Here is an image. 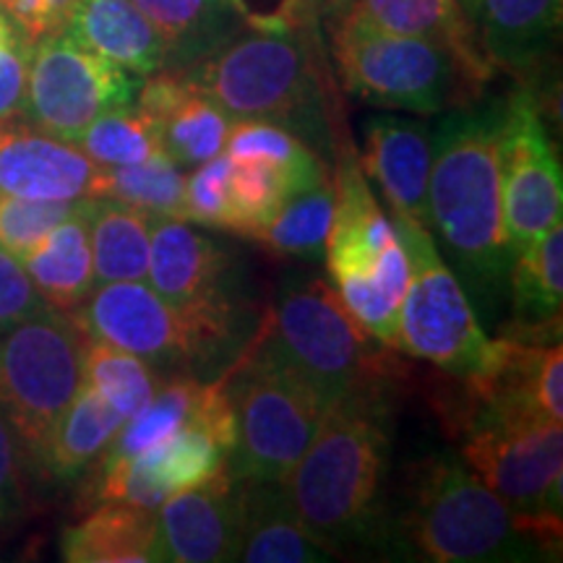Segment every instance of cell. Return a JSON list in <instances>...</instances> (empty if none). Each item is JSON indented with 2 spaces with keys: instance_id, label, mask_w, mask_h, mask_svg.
Returning <instances> with one entry per match:
<instances>
[{
  "instance_id": "cell-19",
  "label": "cell",
  "mask_w": 563,
  "mask_h": 563,
  "mask_svg": "<svg viewBox=\"0 0 563 563\" xmlns=\"http://www.w3.org/2000/svg\"><path fill=\"white\" fill-rule=\"evenodd\" d=\"M433 144L426 125L378 115L365 125L361 167L389 203L391 217H410L428 228V175Z\"/></svg>"
},
{
  "instance_id": "cell-8",
  "label": "cell",
  "mask_w": 563,
  "mask_h": 563,
  "mask_svg": "<svg viewBox=\"0 0 563 563\" xmlns=\"http://www.w3.org/2000/svg\"><path fill=\"white\" fill-rule=\"evenodd\" d=\"M235 412L228 456L232 481L279 483L319 431L329 405L292 373L264 361L249 344L222 373Z\"/></svg>"
},
{
  "instance_id": "cell-35",
  "label": "cell",
  "mask_w": 563,
  "mask_h": 563,
  "mask_svg": "<svg viewBox=\"0 0 563 563\" xmlns=\"http://www.w3.org/2000/svg\"><path fill=\"white\" fill-rule=\"evenodd\" d=\"M224 154L232 159H262L279 167L290 180L292 194L329 178L323 159L306 141L266 121H232Z\"/></svg>"
},
{
  "instance_id": "cell-1",
  "label": "cell",
  "mask_w": 563,
  "mask_h": 563,
  "mask_svg": "<svg viewBox=\"0 0 563 563\" xmlns=\"http://www.w3.org/2000/svg\"><path fill=\"white\" fill-rule=\"evenodd\" d=\"M306 19H258L230 45L186 70L230 121H266L292 131L319 157H334L340 133L334 91Z\"/></svg>"
},
{
  "instance_id": "cell-9",
  "label": "cell",
  "mask_w": 563,
  "mask_h": 563,
  "mask_svg": "<svg viewBox=\"0 0 563 563\" xmlns=\"http://www.w3.org/2000/svg\"><path fill=\"white\" fill-rule=\"evenodd\" d=\"M84 334L58 308L0 329V412L34 464L47 433L81 386Z\"/></svg>"
},
{
  "instance_id": "cell-41",
  "label": "cell",
  "mask_w": 563,
  "mask_h": 563,
  "mask_svg": "<svg viewBox=\"0 0 563 563\" xmlns=\"http://www.w3.org/2000/svg\"><path fill=\"white\" fill-rule=\"evenodd\" d=\"M32 45V40H21L19 45L0 53V123L24 118L26 66H30Z\"/></svg>"
},
{
  "instance_id": "cell-27",
  "label": "cell",
  "mask_w": 563,
  "mask_h": 563,
  "mask_svg": "<svg viewBox=\"0 0 563 563\" xmlns=\"http://www.w3.org/2000/svg\"><path fill=\"white\" fill-rule=\"evenodd\" d=\"M352 5L386 32L446 47L477 81L485 84L493 76V68L477 47L475 26L454 0H355Z\"/></svg>"
},
{
  "instance_id": "cell-10",
  "label": "cell",
  "mask_w": 563,
  "mask_h": 563,
  "mask_svg": "<svg viewBox=\"0 0 563 563\" xmlns=\"http://www.w3.org/2000/svg\"><path fill=\"white\" fill-rule=\"evenodd\" d=\"M410 262V282L399 308V350L456 378L473 376L488 363L493 340L485 334L464 285L443 264L426 224L391 217Z\"/></svg>"
},
{
  "instance_id": "cell-12",
  "label": "cell",
  "mask_w": 563,
  "mask_h": 563,
  "mask_svg": "<svg viewBox=\"0 0 563 563\" xmlns=\"http://www.w3.org/2000/svg\"><path fill=\"white\" fill-rule=\"evenodd\" d=\"M141 76L87 51L66 32L32 45L26 66L24 118L34 129L76 144L104 110L133 104Z\"/></svg>"
},
{
  "instance_id": "cell-43",
  "label": "cell",
  "mask_w": 563,
  "mask_h": 563,
  "mask_svg": "<svg viewBox=\"0 0 563 563\" xmlns=\"http://www.w3.org/2000/svg\"><path fill=\"white\" fill-rule=\"evenodd\" d=\"M21 40H30V37H26V34L19 30L16 21H13L9 16V11L0 5V53L9 51V47H13V45H19Z\"/></svg>"
},
{
  "instance_id": "cell-14",
  "label": "cell",
  "mask_w": 563,
  "mask_h": 563,
  "mask_svg": "<svg viewBox=\"0 0 563 563\" xmlns=\"http://www.w3.org/2000/svg\"><path fill=\"white\" fill-rule=\"evenodd\" d=\"M146 282L173 306L241 316L232 295L235 285L230 256L211 238L178 217L152 214Z\"/></svg>"
},
{
  "instance_id": "cell-40",
  "label": "cell",
  "mask_w": 563,
  "mask_h": 563,
  "mask_svg": "<svg viewBox=\"0 0 563 563\" xmlns=\"http://www.w3.org/2000/svg\"><path fill=\"white\" fill-rule=\"evenodd\" d=\"M42 308H47V302L32 285L30 274L19 258L0 249V329H9Z\"/></svg>"
},
{
  "instance_id": "cell-26",
  "label": "cell",
  "mask_w": 563,
  "mask_h": 563,
  "mask_svg": "<svg viewBox=\"0 0 563 563\" xmlns=\"http://www.w3.org/2000/svg\"><path fill=\"white\" fill-rule=\"evenodd\" d=\"M60 559L68 563H154L159 561L154 511L131 504H100L60 534Z\"/></svg>"
},
{
  "instance_id": "cell-33",
  "label": "cell",
  "mask_w": 563,
  "mask_h": 563,
  "mask_svg": "<svg viewBox=\"0 0 563 563\" xmlns=\"http://www.w3.org/2000/svg\"><path fill=\"white\" fill-rule=\"evenodd\" d=\"M91 199H115L150 214L186 220V175L159 152L139 165L102 167Z\"/></svg>"
},
{
  "instance_id": "cell-3",
  "label": "cell",
  "mask_w": 563,
  "mask_h": 563,
  "mask_svg": "<svg viewBox=\"0 0 563 563\" xmlns=\"http://www.w3.org/2000/svg\"><path fill=\"white\" fill-rule=\"evenodd\" d=\"M386 386L355 391L323 412L313 441L279 481L295 517L334 555L378 538L391 426Z\"/></svg>"
},
{
  "instance_id": "cell-16",
  "label": "cell",
  "mask_w": 563,
  "mask_h": 563,
  "mask_svg": "<svg viewBox=\"0 0 563 563\" xmlns=\"http://www.w3.org/2000/svg\"><path fill=\"white\" fill-rule=\"evenodd\" d=\"M133 108L157 133L178 167H196L224 152L232 121L188 76L157 70L141 81Z\"/></svg>"
},
{
  "instance_id": "cell-6",
  "label": "cell",
  "mask_w": 563,
  "mask_h": 563,
  "mask_svg": "<svg viewBox=\"0 0 563 563\" xmlns=\"http://www.w3.org/2000/svg\"><path fill=\"white\" fill-rule=\"evenodd\" d=\"M332 58L350 95L376 108L439 115L483 87L446 47L386 32L355 5L332 24Z\"/></svg>"
},
{
  "instance_id": "cell-21",
  "label": "cell",
  "mask_w": 563,
  "mask_h": 563,
  "mask_svg": "<svg viewBox=\"0 0 563 563\" xmlns=\"http://www.w3.org/2000/svg\"><path fill=\"white\" fill-rule=\"evenodd\" d=\"M563 0H483L475 21L477 47L490 68L532 74L553 51Z\"/></svg>"
},
{
  "instance_id": "cell-34",
  "label": "cell",
  "mask_w": 563,
  "mask_h": 563,
  "mask_svg": "<svg viewBox=\"0 0 563 563\" xmlns=\"http://www.w3.org/2000/svg\"><path fill=\"white\" fill-rule=\"evenodd\" d=\"M81 382L100 394L123 420H129L154 397L159 376L154 365L131 352L84 336Z\"/></svg>"
},
{
  "instance_id": "cell-17",
  "label": "cell",
  "mask_w": 563,
  "mask_h": 563,
  "mask_svg": "<svg viewBox=\"0 0 563 563\" xmlns=\"http://www.w3.org/2000/svg\"><path fill=\"white\" fill-rule=\"evenodd\" d=\"M334 214L327 235L329 277L368 274L382 264L386 251L397 243V230L382 209L350 141L334 152Z\"/></svg>"
},
{
  "instance_id": "cell-23",
  "label": "cell",
  "mask_w": 563,
  "mask_h": 563,
  "mask_svg": "<svg viewBox=\"0 0 563 563\" xmlns=\"http://www.w3.org/2000/svg\"><path fill=\"white\" fill-rule=\"evenodd\" d=\"M66 34L141 79L167 66L165 40L133 0H79Z\"/></svg>"
},
{
  "instance_id": "cell-7",
  "label": "cell",
  "mask_w": 563,
  "mask_h": 563,
  "mask_svg": "<svg viewBox=\"0 0 563 563\" xmlns=\"http://www.w3.org/2000/svg\"><path fill=\"white\" fill-rule=\"evenodd\" d=\"M74 321L89 340L131 352L154 368L191 373L238 347L241 316L173 306L146 282H102L76 308Z\"/></svg>"
},
{
  "instance_id": "cell-5",
  "label": "cell",
  "mask_w": 563,
  "mask_h": 563,
  "mask_svg": "<svg viewBox=\"0 0 563 563\" xmlns=\"http://www.w3.org/2000/svg\"><path fill=\"white\" fill-rule=\"evenodd\" d=\"M402 538L420 559L435 563H496L551 559L519 517L452 456L418 467L402 519Z\"/></svg>"
},
{
  "instance_id": "cell-28",
  "label": "cell",
  "mask_w": 563,
  "mask_h": 563,
  "mask_svg": "<svg viewBox=\"0 0 563 563\" xmlns=\"http://www.w3.org/2000/svg\"><path fill=\"white\" fill-rule=\"evenodd\" d=\"M32 285L42 300L58 311H76L95 290V264H91L89 232L84 220V201L76 214L47 232L34 249L21 258Z\"/></svg>"
},
{
  "instance_id": "cell-24",
  "label": "cell",
  "mask_w": 563,
  "mask_h": 563,
  "mask_svg": "<svg viewBox=\"0 0 563 563\" xmlns=\"http://www.w3.org/2000/svg\"><path fill=\"white\" fill-rule=\"evenodd\" d=\"M514 308L511 336L527 342H559L563 308V224L555 222L538 241L517 253L509 269Z\"/></svg>"
},
{
  "instance_id": "cell-20",
  "label": "cell",
  "mask_w": 563,
  "mask_h": 563,
  "mask_svg": "<svg viewBox=\"0 0 563 563\" xmlns=\"http://www.w3.org/2000/svg\"><path fill=\"white\" fill-rule=\"evenodd\" d=\"M238 534L232 561L323 563L334 553L295 517L279 483L235 481Z\"/></svg>"
},
{
  "instance_id": "cell-11",
  "label": "cell",
  "mask_w": 563,
  "mask_h": 563,
  "mask_svg": "<svg viewBox=\"0 0 563 563\" xmlns=\"http://www.w3.org/2000/svg\"><path fill=\"white\" fill-rule=\"evenodd\" d=\"M460 435L467 467L509 504L530 538L551 555L559 553L563 428L553 422L475 426Z\"/></svg>"
},
{
  "instance_id": "cell-30",
  "label": "cell",
  "mask_w": 563,
  "mask_h": 563,
  "mask_svg": "<svg viewBox=\"0 0 563 563\" xmlns=\"http://www.w3.org/2000/svg\"><path fill=\"white\" fill-rule=\"evenodd\" d=\"M332 282L352 319L384 347L399 350V308L410 282V262L399 238L373 272L344 274Z\"/></svg>"
},
{
  "instance_id": "cell-37",
  "label": "cell",
  "mask_w": 563,
  "mask_h": 563,
  "mask_svg": "<svg viewBox=\"0 0 563 563\" xmlns=\"http://www.w3.org/2000/svg\"><path fill=\"white\" fill-rule=\"evenodd\" d=\"M76 146L100 167L139 165L162 152L157 133L133 104L104 110L87 125Z\"/></svg>"
},
{
  "instance_id": "cell-32",
  "label": "cell",
  "mask_w": 563,
  "mask_h": 563,
  "mask_svg": "<svg viewBox=\"0 0 563 563\" xmlns=\"http://www.w3.org/2000/svg\"><path fill=\"white\" fill-rule=\"evenodd\" d=\"M144 473L146 481L170 496V493L196 488L228 473V452L209 431L196 426L180 428L152 452L129 460ZM102 464V462H100Z\"/></svg>"
},
{
  "instance_id": "cell-38",
  "label": "cell",
  "mask_w": 563,
  "mask_h": 563,
  "mask_svg": "<svg viewBox=\"0 0 563 563\" xmlns=\"http://www.w3.org/2000/svg\"><path fill=\"white\" fill-rule=\"evenodd\" d=\"M81 201H34L0 194V249L21 262L55 224L76 214Z\"/></svg>"
},
{
  "instance_id": "cell-36",
  "label": "cell",
  "mask_w": 563,
  "mask_h": 563,
  "mask_svg": "<svg viewBox=\"0 0 563 563\" xmlns=\"http://www.w3.org/2000/svg\"><path fill=\"white\" fill-rule=\"evenodd\" d=\"M232 159V157H230ZM230 232L251 238L272 220L279 203L292 194L290 180L279 167L262 159H232L230 178Z\"/></svg>"
},
{
  "instance_id": "cell-4",
  "label": "cell",
  "mask_w": 563,
  "mask_h": 563,
  "mask_svg": "<svg viewBox=\"0 0 563 563\" xmlns=\"http://www.w3.org/2000/svg\"><path fill=\"white\" fill-rule=\"evenodd\" d=\"M249 347L332 407L355 391L386 386L382 342L352 319L334 287L321 279L285 285Z\"/></svg>"
},
{
  "instance_id": "cell-15",
  "label": "cell",
  "mask_w": 563,
  "mask_h": 563,
  "mask_svg": "<svg viewBox=\"0 0 563 563\" xmlns=\"http://www.w3.org/2000/svg\"><path fill=\"white\" fill-rule=\"evenodd\" d=\"M100 170L79 146L32 123H0V194L34 201L91 199Z\"/></svg>"
},
{
  "instance_id": "cell-18",
  "label": "cell",
  "mask_w": 563,
  "mask_h": 563,
  "mask_svg": "<svg viewBox=\"0 0 563 563\" xmlns=\"http://www.w3.org/2000/svg\"><path fill=\"white\" fill-rule=\"evenodd\" d=\"M159 561H232L238 534L235 481L228 473L196 488L170 493L154 511Z\"/></svg>"
},
{
  "instance_id": "cell-42",
  "label": "cell",
  "mask_w": 563,
  "mask_h": 563,
  "mask_svg": "<svg viewBox=\"0 0 563 563\" xmlns=\"http://www.w3.org/2000/svg\"><path fill=\"white\" fill-rule=\"evenodd\" d=\"M21 446L11 422L0 412V522H9L24 506V483H21Z\"/></svg>"
},
{
  "instance_id": "cell-13",
  "label": "cell",
  "mask_w": 563,
  "mask_h": 563,
  "mask_svg": "<svg viewBox=\"0 0 563 563\" xmlns=\"http://www.w3.org/2000/svg\"><path fill=\"white\" fill-rule=\"evenodd\" d=\"M504 241L511 258L538 241L563 214V173L532 89H517L501 104L498 125Z\"/></svg>"
},
{
  "instance_id": "cell-31",
  "label": "cell",
  "mask_w": 563,
  "mask_h": 563,
  "mask_svg": "<svg viewBox=\"0 0 563 563\" xmlns=\"http://www.w3.org/2000/svg\"><path fill=\"white\" fill-rule=\"evenodd\" d=\"M334 214L332 178L287 196L251 241L279 258H323Z\"/></svg>"
},
{
  "instance_id": "cell-22",
  "label": "cell",
  "mask_w": 563,
  "mask_h": 563,
  "mask_svg": "<svg viewBox=\"0 0 563 563\" xmlns=\"http://www.w3.org/2000/svg\"><path fill=\"white\" fill-rule=\"evenodd\" d=\"M167 45L165 70L186 74L249 26L243 0H133Z\"/></svg>"
},
{
  "instance_id": "cell-2",
  "label": "cell",
  "mask_w": 563,
  "mask_h": 563,
  "mask_svg": "<svg viewBox=\"0 0 563 563\" xmlns=\"http://www.w3.org/2000/svg\"><path fill=\"white\" fill-rule=\"evenodd\" d=\"M501 104L452 108L431 136L428 230L446 249L456 279L483 308L501 298L514 262L504 241L498 183Z\"/></svg>"
},
{
  "instance_id": "cell-44",
  "label": "cell",
  "mask_w": 563,
  "mask_h": 563,
  "mask_svg": "<svg viewBox=\"0 0 563 563\" xmlns=\"http://www.w3.org/2000/svg\"><path fill=\"white\" fill-rule=\"evenodd\" d=\"M454 3L460 5V11L464 13V16H467L470 24L475 26L477 13H481V3H483V0H454Z\"/></svg>"
},
{
  "instance_id": "cell-25",
  "label": "cell",
  "mask_w": 563,
  "mask_h": 563,
  "mask_svg": "<svg viewBox=\"0 0 563 563\" xmlns=\"http://www.w3.org/2000/svg\"><path fill=\"white\" fill-rule=\"evenodd\" d=\"M123 418L89 384L79 386L66 410L42 443L32 467L55 483H70L81 477L104 454Z\"/></svg>"
},
{
  "instance_id": "cell-29",
  "label": "cell",
  "mask_w": 563,
  "mask_h": 563,
  "mask_svg": "<svg viewBox=\"0 0 563 563\" xmlns=\"http://www.w3.org/2000/svg\"><path fill=\"white\" fill-rule=\"evenodd\" d=\"M95 282H146L152 214L115 199H84Z\"/></svg>"
},
{
  "instance_id": "cell-39",
  "label": "cell",
  "mask_w": 563,
  "mask_h": 563,
  "mask_svg": "<svg viewBox=\"0 0 563 563\" xmlns=\"http://www.w3.org/2000/svg\"><path fill=\"white\" fill-rule=\"evenodd\" d=\"M232 159L228 154H217L201 165H196L194 175L186 178V222L203 224L211 230L230 232V178Z\"/></svg>"
}]
</instances>
